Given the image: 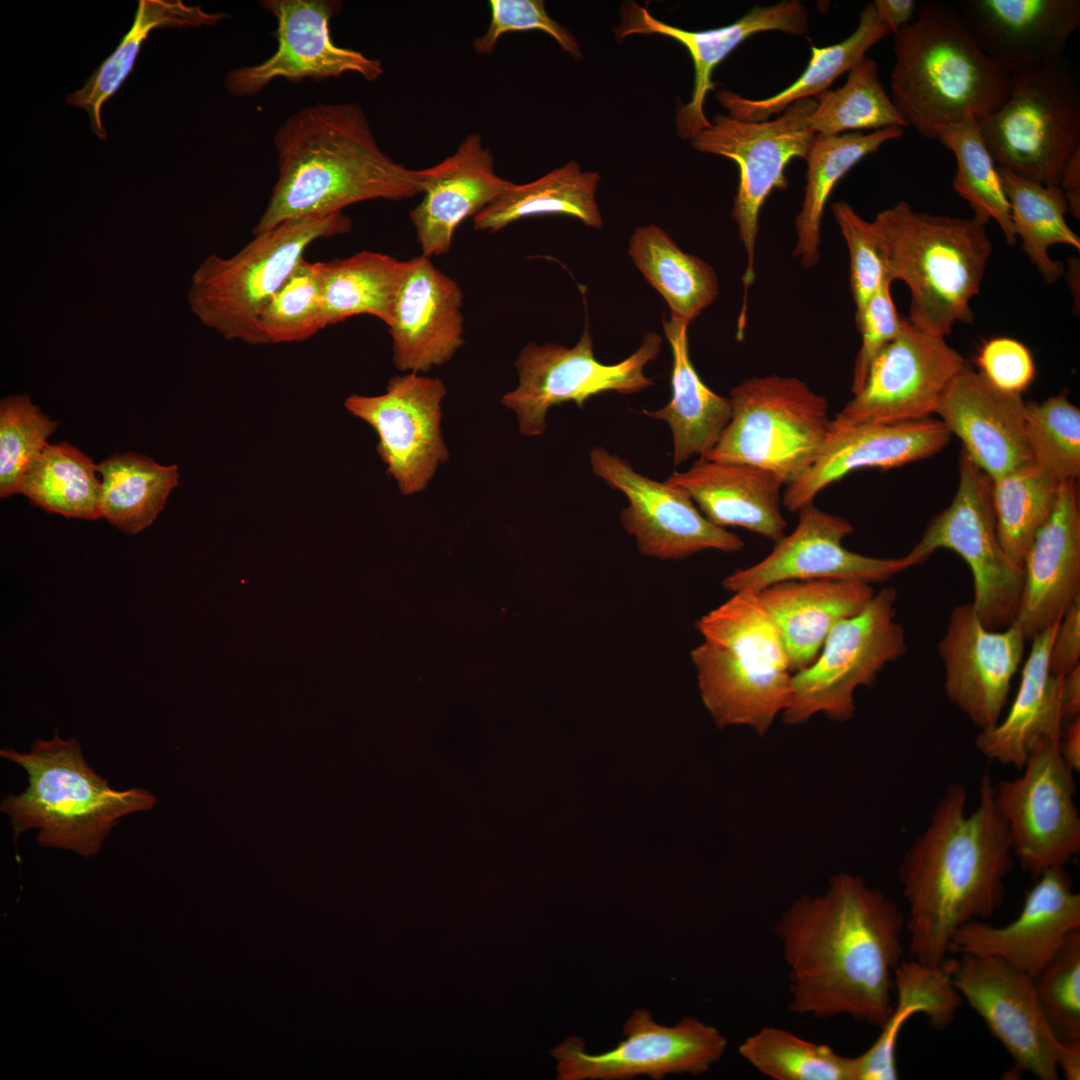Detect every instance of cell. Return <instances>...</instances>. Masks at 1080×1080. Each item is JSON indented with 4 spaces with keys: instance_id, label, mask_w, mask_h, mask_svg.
Returning a JSON list of instances; mask_svg holds the SVG:
<instances>
[{
    "instance_id": "1",
    "label": "cell",
    "mask_w": 1080,
    "mask_h": 1080,
    "mask_svg": "<svg viewBox=\"0 0 1080 1080\" xmlns=\"http://www.w3.org/2000/svg\"><path fill=\"white\" fill-rule=\"evenodd\" d=\"M906 916L883 891L849 873L796 898L775 923L789 975V1010L846 1015L882 1028L893 1010Z\"/></svg>"
},
{
    "instance_id": "2",
    "label": "cell",
    "mask_w": 1080,
    "mask_h": 1080,
    "mask_svg": "<svg viewBox=\"0 0 1080 1080\" xmlns=\"http://www.w3.org/2000/svg\"><path fill=\"white\" fill-rule=\"evenodd\" d=\"M966 805L965 786L948 785L899 867L909 953L928 966L944 963L962 925L988 920L1001 908L1013 869L1009 832L988 772L976 808L968 813Z\"/></svg>"
},
{
    "instance_id": "3",
    "label": "cell",
    "mask_w": 1080,
    "mask_h": 1080,
    "mask_svg": "<svg viewBox=\"0 0 1080 1080\" xmlns=\"http://www.w3.org/2000/svg\"><path fill=\"white\" fill-rule=\"evenodd\" d=\"M273 142L278 175L254 235L362 201L402 200L424 192L423 169L387 155L356 103L303 107L278 127Z\"/></svg>"
},
{
    "instance_id": "4",
    "label": "cell",
    "mask_w": 1080,
    "mask_h": 1080,
    "mask_svg": "<svg viewBox=\"0 0 1080 1080\" xmlns=\"http://www.w3.org/2000/svg\"><path fill=\"white\" fill-rule=\"evenodd\" d=\"M892 36L890 97L922 137L936 140L943 128L980 120L1008 98L1011 74L979 47L955 6L923 2Z\"/></svg>"
},
{
    "instance_id": "5",
    "label": "cell",
    "mask_w": 1080,
    "mask_h": 1080,
    "mask_svg": "<svg viewBox=\"0 0 1080 1080\" xmlns=\"http://www.w3.org/2000/svg\"><path fill=\"white\" fill-rule=\"evenodd\" d=\"M692 649L704 706L719 728L747 726L764 736L791 695L789 659L780 634L754 592H737L696 623Z\"/></svg>"
},
{
    "instance_id": "6",
    "label": "cell",
    "mask_w": 1080,
    "mask_h": 1080,
    "mask_svg": "<svg viewBox=\"0 0 1080 1080\" xmlns=\"http://www.w3.org/2000/svg\"><path fill=\"white\" fill-rule=\"evenodd\" d=\"M0 756L28 775L25 791L9 794L0 805L10 817L15 843L23 832L37 828L40 845L88 857L99 852L121 817L156 804L147 789L111 788L88 765L79 742L62 739L57 729L51 739L36 740L29 752L2 748Z\"/></svg>"
},
{
    "instance_id": "7",
    "label": "cell",
    "mask_w": 1080,
    "mask_h": 1080,
    "mask_svg": "<svg viewBox=\"0 0 1080 1080\" xmlns=\"http://www.w3.org/2000/svg\"><path fill=\"white\" fill-rule=\"evenodd\" d=\"M886 248L889 276L911 293L908 321L945 337L957 322L971 323L991 255L985 226L972 219L915 211L900 201L873 220Z\"/></svg>"
},
{
    "instance_id": "8",
    "label": "cell",
    "mask_w": 1080,
    "mask_h": 1080,
    "mask_svg": "<svg viewBox=\"0 0 1080 1080\" xmlns=\"http://www.w3.org/2000/svg\"><path fill=\"white\" fill-rule=\"evenodd\" d=\"M351 227L343 212L291 219L254 235L230 258L209 256L192 276L191 310L227 340L265 344L258 316L304 259L305 250L314 241L345 234Z\"/></svg>"
},
{
    "instance_id": "9",
    "label": "cell",
    "mask_w": 1080,
    "mask_h": 1080,
    "mask_svg": "<svg viewBox=\"0 0 1080 1080\" xmlns=\"http://www.w3.org/2000/svg\"><path fill=\"white\" fill-rule=\"evenodd\" d=\"M729 399L730 420L705 459L757 466L787 486L811 468L830 436L827 398L797 377H751Z\"/></svg>"
},
{
    "instance_id": "10",
    "label": "cell",
    "mask_w": 1080,
    "mask_h": 1080,
    "mask_svg": "<svg viewBox=\"0 0 1080 1080\" xmlns=\"http://www.w3.org/2000/svg\"><path fill=\"white\" fill-rule=\"evenodd\" d=\"M1006 101L978 120L996 164L1025 178L1059 184L1080 149V85L1061 59L1011 74Z\"/></svg>"
},
{
    "instance_id": "11",
    "label": "cell",
    "mask_w": 1080,
    "mask_h": 1080,
    "mask_svg": "<svg viewBox=\"0 0 1080 1080\" xmlns=\"http://www.w3.org/2000/svg\"><path fill=\"white\" fill-rule=\"evenodd\" d=\"M896 600L897 590L885 587L831 631L815 661L792 674L784 723L802 724L818 714L838 722L853 717L856 689L872 686L883 667L907 651Z\"/></svg>"
},
{
    "instance_id": "12",
    "label": "cell",
    "mask_w": 1080,
    "mask_h": 1080,
    "mask_svg": "<svg viewBox=\"0 0 1080 1080\" xmlns=\"http://www.w3.org/2000/svg\"><path fill=\"white\" fill-rule=\"evenodd\" d=\"M959 483L950 505L927 524L920 540L906 555L912 566L936 550L957 553L973 578L970 603L981 623L1000 630L1015 621L1023 585V569L1005 553L997 532L992 504V480L962 451Z\"/></svg>"
},
{
    "instance_id": "13",
    "label": "cell",
    "mask_w": 1080,
    "mask_h": 1080,
    "mask_svg": "<svg viewBox=\"0 0 1080 1080\" xmlns=\"http://www.w3.org/2000/svg\"><path fill=\"white\" fill-rule=\"evenodd\" d=\"M816 99L804 98L789 105L774 119L752 122L716 114L710 126L692 140L701 153L733 160L739 183L731 216L746 253L745 290L740 318H746L747 292L755 280V252L760 210L774 189L788 187L785 169L793 158L806 157L815 133L809 118Z\"/></svg>"
},
{
    "instance_id": "14",
    "label": "cell",
    "mask_w": 1080,
    "mask_h": 1080,
    "mask_svg": "<svg viewBox=\"0 0 1080 1080\" xmlns=\"http://www.w3.org/2000/svg\"><path fill=\"white\" fill-rule=\"evenodd\" d=\"M661 344L660 335L647 332L632 355L616 364H603L594 355L587 323L571 348L529 342L515 362L518 386L501 402L515 412L521 434L540 436L546 429L547 411L555 405L573 402L584 408L595 395L611 391L633 394L653 385L644 367L659 356Z\"/></svg>"
},
{
    "instance_id": "15",
    "label": "cell",
    "mask_w": 1080,
    "mask_h": 1080,
    "mask_svg": "<svg viewBox=\"0 0 1080 1080\" xmlns=\"http://www.w3.org/2000/svg\"><path fill=\"white\" fill-rule=\"evenodd\" d=\"M1020 771L994 784V793L1014 859L1035 879L1049 868L1065 866L1080 851L1076 785L1060 739L1039 741Z\"/></svg>"
},
{
    "instance_id": "16",
    "label": "cell",
    "mask_w": 1080,
    "mask_h": 1080,
    "mask_svg": "<svg viewBox=\"0 0 1080 1080\" xmlns=\"http://www.w3.org/2000/svg\"><path fill=\"white\" fill-rule=\"evenodd\" d=\"M964 357L945 337L903 321L900 334L872 360L862 388L832 419L836 428L919 421L934 414Z\"/></svg>"
},
{
    "instance_id": "17",
    "label": "cell",
    "mask_w": 1080,
    "mask_h": 1080,
    "mask_svg": "<svg viewBox=\"0 0 1080 1080\" xmlns=\"http://www.w3.org/2000/svg\"><path fill=\"white\" fill-rule=\"evenodd\" d=\"M624 1039L611 1050L589 1054L584 1041L569 1037L552 1055L561 1080H628L668 1074L706 1073L723 1056L727 1040L720 1031L694 1017L664 1026L645 1009L633 1011L623 1027Z\"/></svg>"
},
{
    "instance_id": "18",
    "label": "cell",
    "mask_w": 1080,
    "mask_h": 1080,
    "mask_svg": "<svg viewBox=\"0 0 1080 1080\" xmlns=\"http://www.w3.org/2000/svg\"><path fill=\"white\" fill-rule=\"evenodd\" d=\"M956 956L944 965L962 1000L983 1019L1020 1070L1040 1080H1057L1063 1043L1047 1022L1032 977L994 957Z\"/></svg>"
},
{
    "instance_id": "19",
    "label": "cell",
    "mask_w": 1080,
    "mask_h": 1080,
    "mask_svg": "<svg viewBox=\"0 0 1080 1080\" xmlns=\"http://www.w3.org/2000/svg\"><path fill=\"white\" fill-rule=\"evenodd\" d=\"M446 393L439 378L408 372L392 377L381 395L353 394L344 402L377 433V452L403 495L423 491L448 460L440 427Z\"/></svg>"
},
{
    "instance_id": "20",
    "label": "cell",
    "mask_w": 1080,
    "mask_h": 1080,
    "mask_svg": "<svg viewBox=\"0 0 1080 1080\" xmlns=\"http://www.w3.org/2000/svg\"><path fill=\"white\" fill-rule=\"evenodd\" d=\"M589 458L593 473L627 497L620 521L640 553L680 560L707 549L743 548L737 535L711 523L683 489L639 474L627 460L603 447L592 448Z\"/></svg>"
},
{
    "instance_id": "21",
    "label": "cell",
    "mask_w": 1080,
    "mask_h": 1080,
    "mask_svg": "<svg viewBox=\"0 0 1080 1080\" xmlns=\"http://www.w3.org/2000/svg\"><path fill=\"white\" fill-rule=\"evenodd\" d=\"M259 4L276 20L277 48L258 64L231 70L225 77L228 93L253 96L276 79L322 81L356 73L375 81L383 74L379 59L332 41L329 23L340 10V1L262 0Z\"/></svg>"
},
{
    "instance_id": "22",
    "label": "cell",
    "mask_w": 1080,
    "mask_h": 1080,
    "mask_svg": "<svg viewBox=\"0 0 1080 1080\" xmlns=\"http://www.w3.org/2000/svg\"><path fill=\"white\" fill-rule=\"evenodd\" d=\"M853 526L845 518L822 511L813 503L798 510V524L776 542L756 564L727 576L723 586L731 593L754 592L784 581L843 580L865 583L885 581L910 567L907 557L865 556L843 545Z\"/></svg>"
},
{
    "instance_id": "23",
    "label": "cell",
    "mask_w": 1080,
    "mask_h": 1080,
    "mask_svg": "<svg viewBox=\"0 0 1080 1080\" xmlns=\"http://www.w3.org/2000/svg\"><path fill=\"white\" fill-rule=\"evenodd\" d=\"M1026 642L1014 622L1001 631L987 629L970 603L950 612L937 644L945 670L944 689L980 731L1002 719Z\"/></svg>"
},
{
    "instance_id": "24",
    "label": "cell",
    "mask_w": 1080,
    "mask_h": 1080,
    "mask_svg": "<svg viewBox=\"0 0 1080 1080\" xmlns=\"http://www.w3.org/2000/svg\"><path fill=\"white\" fill-rule=\"evenodd\" d=\"M1019 915L1004 926L972 920L953 934L948 955L994 957L1033 977L1065 939L1080 929V894L1065 866L1043 871Z\"/></svg>"
},
{
    "instance_id": "25",
    "label": "cell",
    "mask_w": 1080,
    "mask_h": 1080,
    "mask_svg": "<svg viewBox=\"0 0 1080 1080\" xmlns=\"http://www.w3.org/2000/svg\"><path fill=\"white\" fill-rule=\"evenodd\" d=\"M620 23L614 28L615 37L622 41L629 36L658 34L682 44L689 52L694 66V83L690 101L679 103L676 110V129L685 140H692L710 126L705 115L707 94L715 90L712 80L715 68L751 36L766 31H780L803 36L809 28V13L798 0H783L767 6H755L733 23L709 30L689 31L660 21L634 1L623 3Z\"/></svg>"
},
{
    "instance_id": "26",
    "label": "cell",
    "mask_w": 1080,
    "mask_h": 1080,
    "mask_svg": "<svg viewBox=\"0 0 1080 1080\" xmlns=\"http://www.w3.org/2000/svg\"><path fill=\"white\" fill-rule=\"evenodd\" d=\"M1021 394L1002 391L965 366L935 408L963 452L992 481L1033 462L1025 432Z\"/></svg>"
},
{
    "instance_id": "27",
    "label": "cell",
    "mask_w": 1080,
    "mask_h": 1080,
    "mask_svg": "<svg viewBox=\"0 0 1080 1080\" xmlns=\"http://www.w3.org/2000/svg\"><path fill=\"white\" fill-rule=\"evenodd\" d=\"M955 8L979 47L1009 74L1061 59L1080 27L1079 0H962Z\"/></svg>"
},
{
    "instance_id": "28",
    "label": "cell",
    "mask_w": 1080,
    "mask_h": 1080,
    "mask_svg": "<svg viewBox=\"0 0 1080 1080\" xmlns=\"http://www.w3.org/2000/svg\"><path fill=\"white\" fill-rule=\"evenodd\" d=\"M463 291L423 254L408 260L389 328L400 371L426 373L464 344Z\"/></svg>"
},
{
    "instance_id": "29",
    "label": "cell",
    "mask_w": 1080,
    "mask_h": 1080,
    "mask_svg": "<svg viewBox=\"0 0 1080 1080\" xmlns=\"http://www.w3.org/2000/svg\"><path fill=\"white\" fill-rule=\"evenodd\" d=\"M951 434L940 419L836 428L811 468L787 485L782 504L798 512L830 484L862 468L887 470L940 452Z\"/></svg>"
},
{
    "instance_id": "30",
    "label": "cell",
    "mask_w": 1080,
    "mask_h": 1080,
    "mask_svg": "<svg viewBox=\"0 0 1080 1080\" xmlns=\"http://www.w3.org/2000/svg\"><path fill=\"white\" fill-rule=\"evenodd\" d=\"M1014 623L1027 641L1060 621L1080 600V509L1076 480L1061 482L1055 508L1023 561Z\"/></svg>"
},
{
    "instance_id": "31",
    "label": "cell",
    "mask_w": 1080,
    "mask_h": 1080,
    "mask_svg": "<svg viewBox=\"0 0 1080 1080\" xmlns=\"http://www.w3.org/2000/svg\"><path fill=\"white\" fill-rule=\"evenodd\" d=\"M423 198L410 211L422 254L441 256L467 218L491 204L511 184L497 175L494 156L479 134L468 135L456 151L423 169Z\"/></svg>"
},
{
    "instance_id": "32",
    "label": "cell",
    "mask_w": 1080,
    "mask_h": 1080,
    "mask_svg": "<svg viewBox=\"0 0 1080 1080\" xmlns=\"http://www.w3.org/2000/svg\"><path fill=\"white\" fill-rule=\"evenodd\" d=\"M683 489L716 526L741 527L778 542L785 534L781 489L773 472L743 463L700 457L666 480Z\"/></svg>"
},
{
    "instance_id": "33",
    "label": "cell",
    "mask_w": 1080,
    "mask_h": 1080,
    "mask_svg": "<svg viewBox=\"0 0 1080 1080\" xmlns=\"http://www.w3.org/2000/svg\"><path fill=\"white\" fill-rule=\"evenodd\" d=\"M786 649L792 673L811 665L831 631L862 611L875 592L869 583L784 581L757 592Z\"/></svg>"
},
{
    "instance_id": "34",
    "label": "cell",
    "mask_w": 1080,
    "mask_h": 1080,
    "mask_svg": "<svg viewBox=\"0 0 1080 1080\" xmlns=\"http://www.w3.org/2000/svg\"><path fill=\"white\" fill-rule=\"evenodd\" d=\"M1059 622L1031 640L1008 713L996 726L976 736L975 746L986 758L1021 770L1039 741L1061 739L1065 723L1060 702L1062 677L1049 669L1050 647Z\"/></svg>"
},
{
    "instance_id": "35",
    "label": "cell",
    "mask_w": 1080,
    "mask_h": 1080,
    "mask_svg": "<svg viewBox=\"0 0 1080 1080\" xmlns=\"http://www.w3.org/2000/svg\"><path fill=\"white\" fill-rule=\"evenodd\" d=\"M672 351L671 398L658 410L642 413L665 421L673 439V463L678 466L693 455L703 457L717 443L731 417L730 399L711 390L695 370L688 342L689 323L662 319Z\"/></svg>"
},
{
    "instance_id": "36",
    "label": "cell",
    "mask_w": 1080,
    "mask_h": 1080,
    "mask_svg": "<svg viewBox=\"0 0 1080 1080\" xmlns=\"http://www.w3.org/2000/svg\"><path fill=\"white\" fill-rule=\"evenodd\" d=\"M894 989L896 1003L880 1037L856 1056L858 1080L898 1079L895 1049L906 1020L922 1013L932 1027L943 1029L953 1021L963 1001L944 963L934 967L903 960L895 970Z\"/></svg>"
},
{
    "instance_id": "37",
    "label": "cell",
    "mask_w": 1080,
    "mask_h": 1080,
    "mask_svg": "<svg viewBox=\"0 0 1080 1080\" xmlns=\"http://www.w3.org/2000/svg\"><path fill=\"white\" fill-rule=\"evenodd\" d=\"M903 133L901 127H889L869 133L815 134L805 157L804 197L795 218L797 241L793 254L802 266L812 268L820 261L822 218L836 184L863 158Z\"/></svg>"
},
{
    "instance_id": "38",
    "label": "cell",
    "mask_w": 1080,
    "mask_h": 1080,
    "mask_svg": "<svg viewBox=\"0 0 1080 1080\" xmlns=\"http://www.w3.org/2000/svg\"><path fill=\"white\" fill-rule=\"evenodd\" d=\"M888 35H892L891 30L870 2L859 13L858 25L847 38L826 47H811V58L805 70L785 89L759 100L723 89L716 92V99L732 117L752 122L768 120L792 103L804 98L815 99L828 90L839 76L849 72L866 57L872 46Z\"/></svg>"
},
{
    "instance_id": "39",
    "label": "cell",
    "mask_w": 1080,
    "mask_h": 1080,
    "mask_svg": "<svg viewBox=\"0 0 1080 1080\" xmlns=\"http://www.w3.org/2000/svg\"><path fill=\"white\" fill-rule=\"evenodd\" d=\"M226 18L229 15L225 12L209 13L201 5H186L182 0H139L130 30L122 36L113 53L86 79L84 86L66 97L67 104L84 109L89 115L92 132L100 139H106L107 132L101 120L102 106L133 71L150 33L166 27L214 26Z\"/></svg>"
},
{
    "instance_id": "40",
    "label": "cell",
    "mask_w": 1080,
    "mask_h": 1080,
    "mask_svg": "<svg viewBox=\"0 0 1080 1080\" xmlns=\"http://www.w3.org/2000/svg\"><path fill=\"white\" fill-rule=\"evenodd\" d=\"M600 174L583 171L569 161L526 183H512L491 204L476 214L475 230L497 232L520 219L538 215H566L588 227L601 229L603 219L596 201Z\"/></svg>"
},
{
    "instance_id": "41",
    "label": "cell",
    "mask_w": 1080,
    "mask_h": 1080,
    "mask_svg": "<svg viewBox=\"0 0 1080 1080\" xmlns=\"http://www.w3.org/2000/svg\"><path fill=\"white\" fill-rule=\"evenodd\" d=\"M628 254L646 281L667 302L670 318L690 323L716 299L715 270L703 259L682 251L656 225L637 227Z\"/></svg>"
},
{
    "instance_id": "42",
    "label": "cell",
    "mask_w": 1080,
    "mask_h": 1080,
    "mask_svg": "<svg viewBox=\"0 0 1080 1080\" xmlns=\"http://www.w3.org/2000/svg\"><path fill=\"white\" fill-rule=\"evenodd\" d=\"M407 267L408 260L373 251L322 262V328L362 314L390 326Z\"/></svg>"
},
{
    "instance_id": "43",
    "label": "cell",
    "mask_w": 1080,
    "mask_h": 1080,
    "mask_svg": "<svg viewBox=\"0 0 1080 1080\" xmlns=\"http://www.w3.org/2000/svg\"><path fill=\"white\" fill-rule=\"evenodd\" d=\"M97 471L101 517L131 535L154 522L179 479L177 465H161L131 452L108 457L97 464Z\"/></svg>"
},
{
    "instance_id": "44",
    "label": "cell",
    "mask_w": 1080,
    "mask_h": 1080,
    "mask_svg": "<svg viewBox=\"0 0 1080 1080\" xmlns=\"http://www.w3.org/2000/svg\"><path fill=\"white\" fill-rule=\"evenodd\" d=\"M999 167V166H998ZM1015 235L1022 248L1048 284L1064 272L1062 262L1053 260L1048 249L1057 244L1080 249V239L1067 224L1068 205L1059 185L1040 183L999 167Z\"/></svg>"
},
{
    "instance_id": "45",
    "label": "cell",
    "mask_w": 1080,
    "mask_h": 1080,
    "mask_svg": "<svg viewBox=\"0 0 1080 1080\" xmlns=\"http://www.w3.org/2000/svg\"><path fill=\"white\" fill-rule=\"evenodd\" d=\"M97 465L68 443L48 444L24 473L19 493L48 512L94 520L101 517Z\"/></svg>"
},
{
    "instance_id": "46",
    "label": "cell",
    "mask_w": 1080,
    "mask_h": 1080,
    "mask_svg": "<svg viewBox=\"0 0 1080 1080\" xmlns=\"http://www.w3.org/2000/svg\"><path fill=\"white\" fill-rule=\"evenodd\" d=\"M1061 482L1034 462L992 481V504L1001 545L1022 569L1025 555L1052 514Z\"/></svg>"
},
{
    "instance_id": "47",
    "label": "cell",
    "mask_w": 1080,
    "mask_h": 1080,
    "mask_svg": "<svg viewBox=\"0 0 1080 1080\" xmlns=\"http://www.w3.org/2000/svg\"><path fill=\"white\" fill-rule=\"evenodd\" d=\"M936 140L955 157L953 188L968 202L974 212L973 219L984 226L995 221L1006 241L1014 245L1017 237L999 167L987 148L978 120L971 118L945 127Z\"/></svg>"
},
{
    "instance_id": "48",
    "label": "cell",
    "mask_w": 1080,
    "mask_h": 1080,
    "mask_svg": "<svg viewBox=\"0 0 1080 1080\" xmlns=\"http://www.w3.org/2000/svg\"><path fill=\"white\" fill-rule=\"evenodd\" d=\"M815 99L816 108L809 118L815 134L907 126L879 80L877 62L867 56L852 67L842 87L826 90Z\"/></svg>"
},
{
    "instance_id": "49",
    "label": "cell",
    "mask_w": 1080,
    "mask_h": 1080,
    "mask_svg": "<svg viewBox=\"0 0 1080 1080\" xmlns=\"http://www.w3.org/2000/svg\"><path fill=\"white\" fill-rule=\"evenodd\" d=\"M738 1052L773 1080H857L856 1057L779 1027H762L740 1044Z\"/></svg>"
},
{
    "instance_id": "50",
    "label": "cell",
    "mask_w": 1080,
    "mask_h": 1080,
    "mask_svg": "<svg viewBox=\"0 0 1080 1080\" xmlns=\"http://www.w3.org/2000/svg\"><path fill=\"white\" fill-rule=\"evenodd\" d=\"M1025 432L1033 462L1060 481L1080 475V410L1063 391L1026 403Z\"/></svg>"
},
{
    "instance_id": "51",
    "label": "cell",
    "mask_w": 1080,
    "mask_h": 1080,
    "mask_svg": "<svg viewBox=\"0 0 1080 1080\" xmlns=\"http://www.w3.org/2000/svg\"><path fill=\"white\" fill-rule=\"evenodd\" d=\"M322 262L305 258L295 267L258 316L267 343L299 342L322 328Z\"/></svg>"
},
{
    "instance_id": "52",
    "label": "cell",
    "mask_w": 1080,
    "mask_h": 1080,
    "mask_svg": "<svg viewBox=\"0 0 1080 1080\" xmlns=\"http://www.w3.org/2000/svg\"><path fill=\"white\" fill-rule=\"evenodd\" d=\"M58 423L34 405L28 394L10 395L0 404V496L19 493L30 464L48 445Z\"/></svg>"
},
{
    "instance_id": "53",
    "label": "cell",
    "mask_w": 1080,
    "mask_h": 1080,
    "mask_svg": "<svg viewBox=\"0 0 1080 1080\" xmlns=\"http://www.w3.org/2000/svg\"><path fill=\"white\" fill-rule=\"evenodd\" d=\"M1049 1026L1062 1043L1080 1041V929L1032 977Z\"/></svg>"
},
{
    "instance_id": "54",
    "label": "cell",
    "mask_w": 1080,
    "mask_h": 1080,
    "mask_svg": "<svg viewBox=\"0 0 1080 1080\" xmlns=\"http://www.w3.org/2000/svg\"><path fill=\"white\" fill-rule=\"evenodd\" d=\"M831 210L849 252V281L857 316L881 284L891 279L886 248L873 220H865L850 204L837 201Z\"/></svg>"
},
{
    "instance_id": "55",
    "label": "cell",
    "mask_w": 1080,
    "mask_h": 1080,
    "mask_svg": "<svg viewBox=\"0 0 1080 1080\" xmlns=\"http://www.w3.org/2000/svg\"><path fill=\"white\" fill-rule=\"evenodd\" d=\"M491 19L486 32L473 40L479 54H490L498 39L507 32L540 30L550 35L575 60L582 52L575 36L551 18L542 0H491Z\"/></svg>"
},
{
    "instance_id": "56",
    "label": "cell",
    "mask_w": 1080,
    "mask_h": 1080,
    "mask_svg": "<svg viewBox=\"0 0 1080 1080\" xmlns=\"http://www.w3.org/2000/svg\"><path fill=\"white\" fill-rule=\"evenodd\" d=\"M891 279H886L855 316L861 335L857 352L851 391L857 393L863 386L869 366L875 356L901 332L904 319L899 317L891 295Z\"/></svg>"
},
{
    "instance_id": "57",
    "label": "cell",
    "mask_w": 1080,
    "mask_h": 1080,
    "mask_svg": "<svg viewBox=\"0 0 1080 1080\" xmlns=\"http://www.w3.org/2000/svg\"><path fill=\"white\" fill-rule=\"evenodd\" d=\"M979 373L996 388L1021 394L1033 382L1036 367L1030 350L1010 337L984 341L976 356Z\"/></svg>"
},
{
    "instance_id": "58",
    "label": "cell",
    "mask_w": 1080,
    "mask_h": 1080,
    "mask_svg": "<svg viewBox=\"0 0 1080 1080\" xmlns=\"http://www.w3.org/2000/svg\"><path fill=\"white\" fill-rule=\"evenodd\" d=\"M1080 600L1061 618L1049 652V669L1063 677L1080 665Z\"/></svg>"
},
{
    "instance_id": "59",
    "label": "cell",
    "mask_w": 1080,
    "mask_h": 1080,
    "mask_svg": "<svg viewBox=\"0 0 1080 1080\" xmlns=\"http://www.w3.org/2000/svg\"><path fill=\"white\" fill-rule=\"evenodd\" d=\"M1059 187L1063 191L1068 211L1077 220L1080 219V149L1077 150L1065 164L1060 179Z\"/></svg>"
},
{
    "instance_id": "60",
    "label": "cell",
    "mask_w": 1080,
    "mask_h": 1080,
    "mask_svg": "<svg viewBox=\"0 0 1080 1080\" xmlns=\"http://www.w3.org/2000/svg\"><path fill=\"white\" fill-rule=\"evenodd\" d=\"M872 2L892 35L913 20L918 6L914 0H874Z\"/></svg>"
},
{
    "instance_id": "61",
    "label": "cell",
    "mask_w": 1080,
    "mask_h": 1080,
    "mask_svg": "<svg viewBox=\"0 0 1080 1080\" xmlns=\"http://www.w3.org/2000/svg\"><path fill=\"white\" fill-rule=\"evenodd\" d=\"M1060 702L1064 721L1078 717L1080 713V665L1062 677Z\"/></svg>"
},
{
    "instance_id": "62",
    "label": "cell",
    "mask_w": 1080,
    "mask_h": 1080,
    "mask_svg": "<svg viewBox=\"0 0 1080 1080\" xmlns=\"http://www.w3.org/2000/svg\"><path fill=\"white\" fill-rule=\"evenodd\" d=\"M1060 739V751L1066 764L1074 771L1080 770V717L1068 721Z\"/></svg>"
},
{
    "instance_id": "63",
    "label": "cell",
    "mask_w": 1080,
    "mask_h": 1080,
    "mask_svg": "<svg viewBox=\"0 0 1080 1080\" xmlns=\"http://www.w3.org/2000/svg\"><path fill=\"white\" fill-rule=\"evenodd\" d=\"M1058 1069L1067 1080L1080 1079V1041L1062 1044Z\"/></svg>"
}]
</instances>
